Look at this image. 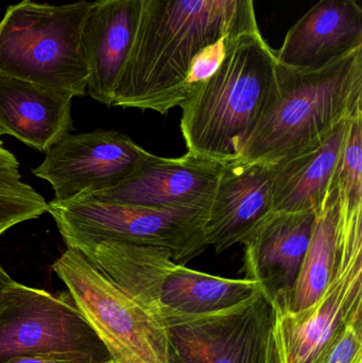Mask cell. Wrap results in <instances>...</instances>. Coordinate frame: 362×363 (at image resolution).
Segmentation results:
<instances>
[{"instance_id": "cell-1", "label": "cell", "mask_w": 362, "mask_h": 363, "mask_svg": "<svg viewBox=\"0 0 362 363\" xmlns=\"http://www.w3.org/2000/svg\"><path fill=\"white\" fill-rule=\"evenodd\" d=\"M259 32L254 0H142L112 106L168 114L188 95L187 74L198 52L225 36Z\"/></svg>"}, {"instance_id": "cell-2", "label": "cell", "mask_w": 362, "mask_h": 363, "mask_svg": "<svg viewBox=\"0 0 362 363\" xmlns=\"http://www.w3.org/2000/svg\"><path fill=\"white\" fill-rule=\"evenodd\" d=\"M276 63L261 32L240 36L218 69L181 104L186 153L223 164L237 160L273 93Z\"/></svg>"}, {"instance_id": "cell-3", "label": "cell", "mask_w": 362, "mask_h": 363, "mask_svg": "<svg viewBox=\"0 0 362 363\" xmlns=\"http://www.w3.org/2000/svg\"><path fill=\"white\" fill-rule=\"evenodd\" d=\"M361 108L362 47L317 69L278 62L273 93L234 162L271 165L316 142Z\"/></svg>"}, {"instance_id": "cell-4", "label": "cell", "mask_w": 362, "mask_h": 363, "mask_svg": "<svg viewBox=\"0 0 362 363\" xmlns=\"http://www.w3.org/2000/svg\"><path fill=\"white\" fill-rule=\"evenodd\" d=\"M72 249L82 252L132 300L162 322L174 315L223 311L259 291L250 279L217 277L178 264L165 247L100 240Z\"/></svg>"}, {"instance_id": "cell-5", "label": "cell", "mask_w": 362, "mask_h": 363, "mask_svg": "<svg viewBox=\"0 0 362 363\" xmlns=\"http://www.w3.org/2000/svg\"><path fill=\"white\" fill-rule=\"evenodd\" d=\"M91 2L64 6L23 0L0 21V74L55 89L70 97L87 91L89 69L82 30Z\"/></svg>"}, {"instance_id": "cell-6", "label": "cell", "mask_w": 362, "mask_h": 363, "mask_svg": "<svg viewBox=\"0 0 362 363\" xmlns=\"http://www.w3.org/2000/svg\"><path fill=\"white\" fill-rule=\"evenodd\" d=\"M48 213L67 247L100 240L165 247L178 264L202 253L208 211L157 208L117 202L94 194L53 199Z\"/></svg>"}, {"instance_id": "cell-7", "label": "cell", "mask_w": 362, "mask_h": 363, "mask_svg": "<svg viewBox=\"0 0 362 363\" xmlns=\"http://www.w3.org/2000/svg\"><path fill=\"white\" fill-rule=\"evenodd\" d=\"M52 270L115 363H170L165 324L132 300L82 252L67 247Z\"/></svg>"}, {"instance_id": "cell-8", "label": "cell", "mask_w": 362, "mask_h": 363, "mask_svg": "<svg viewBox=\"0 0 362 363\" xmlns=\"http://www.w3.org/2000/svg\"><path fill=\"white\" fill-rule=\"evenodd\" d=\"M25 356L115 363L68 292L55 296L14 281L0 298V363Z\"/></svg>"}, {"instance_id": "cell-9", "label": "cell", "mask_w": 362, "mask_h": 363, "mask_svg": "<svg viewBox=\"0 0 362 363\" xmlns=\"http://www.w3.org/2000/svg\"><path fill=\"white\" fill-rule=\"evenodd\" d=\"M272 306L261 290L216 313L163 320L170 363H272Z\"/></svg>"}, {"instance_id": "cell-10", "label": "cell", "mask_w": 362, "mask_h": 363, "mask_svg": "<svg viewBox=\"0 0 362 363\" xmlns=\"http://www.w3.org/2000/svg\"><path fill=\"white\" fill-rule=\"evenodd\" d=\"M272 363H319L344 328L362 317V251L340 259L316 303L290 313L271 305Z\"/></svg>"}, {"instance_id": "cell-11", "label": "cell", "mask_w": 362, "mask_h": 363, "mask_svg": "<svg viewBox=\"0 0 362 363\" xmlns=\"http://www.w3.org/2000/svg\"><path fill=\"white\" fill-rule=\"evenodd\" d=\"M45 153L33 174L50 184L57 200L114 187L151 155L112 130L67 134Z\"/></svg>"}, {"instance_id": "cell-12", "label": "cell", "mask_w": 362, "mask_h": 363, "mask_svg": "<svg viewBox=\"0 0 362 363\" xmlns=\"http://www.w3.org/2000/svg\"><path fill=\"white\" fill-rule=\"evenodd\" d=\"M225 165L188 153L181 157L151 153L127 179L93 194L117 202L208 213Z\"/></svg>"}, {"instance_id": "cell-13", "label": "cell", "mask_w": 362, "mask_h": 363, "mask_svg": "<svg viewBox=\"0 0 362 363\" xmlns=\"http://www.w3.org/2000/svg\"><path fill=\"white\" fill-rule=\"evenodd\" d=\"M316 211L273 213L244 245V279L255 281L270 304L293 291L312 237Z\"/></svg>"}, {"instance_id": "cell-14", "label": "cell", "mask_w": 362, "mask_h": 363, "mask_svg": "<svg viewBox=\"0 0 362 363\" xmlns=\"http://www.w3.org/2000/svg\"><path fill=\"white\" fill-rule=\"evenodd\" d=\"M272 213L270 166L227 163L204 224V242L223 253L242 245Z\"/></svg>"}, {"instance_id": "cell-15", "label": "cell", "mask_w": 362, "mask_h": 363, "mask_svg": "<svg viewBox=\"0 0 362 363\" xmlns=\"http://www.w3.org/2000/svg\"><path fill=\"white\" fill-rule=\"evenodd\" d=\"M142 0H97L82 30V49L89 69L87 93L112 106L115 89L131 52L140 23Z\"/></svg>"}, {"instance_id": "cell-16", "label": "cell", "mask_w": 362, "mask_h": 363, "mask_svg": "<svg viewBox=\"0 0 362 363\" xmlns=\"http://www.w3.org/2000/svg\"><path fill=\"white\" fill-rule=\"evenodd\" d=\"M362 47L358 0H319L285 36L276 51L278 63L302 69L323 67Z\"/></svg>"}, {"instance_id": "cell-17", "label": "cell", "mask_w": 362, "mask_h": 363, "mask_svg": "<svg viewBox=\"0 0 362 363\" xmlns=\"http://www.w3.org/2000/svg\"><path fill=\"white\" fill-rule=\"evenodd\" d=\"M350 118L338 123L316 142L269 165L273 213L319 208L335 184Z\"/></svg>"}, {"instance_id": "cell-18", "label": "cell", "mask_w": 362, "mask_h": 363, "mask_svg": "<svg viewBox=\"0 0 362 363\" xmlns=\"http://www.w3.org/2000/svg\"><path fill=\"white\" fill-rule=\"evenodd\" d=\"M69 95L0 74V136L47 152L72 129Z\"/></svg>"}, {"instance_id": "cell-19", "label": "cell", "mask_w": 362, "mask_h": 363, "mask_svg": "<svg viewBox=\"0 0 362 363\" xmlns=\"http://www.w3.org/2000/svg\"><path fill=\"white\" fill-rule=\"evenodd\" d=\"M338 215L339 200L335 183L317 209L312 237L293 291L284 301L271 305L298 313L312 306L323 296L337 272L341 258Z\"/></svg>"}, {"instance_id": "cell-20", "label": "cell", "mask_w": 362, "mask_h": 363, "mask_svg": "<svg viewBox=\"0 0 362 363\" xmlns=\"http://www.w3.org/2000/svg\"><path fill=\"white\" fill-rule=\"evenodd\" d=\"M335 183L340 256L350 258L362 251V108L349 121Z\"/></svg>"}, {"instance_id": "cell-21", "label": "cell", "mask_w": 362, "mask_h": 363, "mask_svg": "<svg viewBox=\"0 0 362 363\" xmlns=\"http://www.w3.org/2000/svg\"><path fill=\"white\" fill-rule=\"evenodd\" d=\"M48 211V203L21 180L16 157L0 146V236L13 226Z\"/></svg>"}, {"instance_id": "cell-22", "label": "cell", "mask_w": 362, "mask_h": 363, "mask_svg": "<svg viewBox=\"0 0 362 363\" xmlns=\"http://www.w3.org/2000/svg\"><path fill=\"white\" fill-rule=\"evenodd\" d=\"M240 36L237 38L225 36L215 44L202 49L195 55L187 74L186 85L188 93L193 86L210 78L218 69L225 55L233 48Z\"/></svg>"}, {"instance_id": "cell-23", "label": "cell", "mask_w": 362, "mask_h": 363, "mask_svg": "<svg viewBox=\"0 0 362 363\" xmlns=\"http://www.w3.org/2000/svg\"><path fill=\"white\" fill-rule=\"evenodd\" d=\"M319 363H362V317L348 324Z\"/></svg>"}, {"instance_id": "cell-24", "label": "cell", "mask_w": 362, "mask_h": 363, "mask_svg": "<svg viewBox=\"0 0 362 363\" xmlns=\"http://www.w3.org/2000/svg\"><path fill=\"white\" fill-rule=\"evenodd\" d=\"M4 363H83L65 358L49 357V356H25V357L13 358Z\"/></svg>"}, {"instance_id": "cell-25", "label": "cell", "mask_w": 362, "mask_h": 363, "mask_svg": "<svg viewBox=\"0 0 362 363\" xmlns=\"http://www.w3.org/2000/svg\"><path fill=\"white\" fill-rule=\"evenodd\" d=\"M12 277L4 270L1 266H0V298H1L2 294H4V289L8 287L10 284L13 283Z\"/></svg>"}, {"instance_id": "cell-26", "label": "cell", "mask_w": 362, "mask_h": 363, "mask_svg": "<svg viewBox=\"0 0 362 363\" xmlns=\"http://www.w3.org/2000/svg\"><path fill=\"white\" fill-rule=\"evenodd\" d=\"M0 146H2V140H0Z\"/></svg>"}]
</instances>
